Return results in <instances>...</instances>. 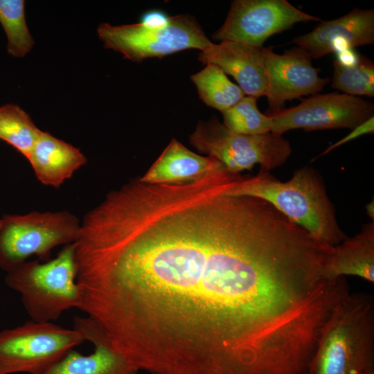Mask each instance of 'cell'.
Segmentation results:
<instances>
[{"instance_id":"cb8c5ba5","label":"cell","mask_w":374,"mask_h":374,"mask_svg":"<svg viewBox=\"0 0 374 374\" xmlns=\"http://www.w3.org/2000/svg\"><path fill=\"white\" fill-rule=\"evenodd\" d=\"M170 21V17L165 12L152 10L143 13L139 23L146 28H158L166 26Z\"/></svg>"},{"instance_id":"e0dca14e","label":"cell","mask_w":374,"mask_h":374,"mask_svg":"<svg viewBox=\"0 0 374 374\" xmlns=\"http://www.w3.org/2000/svg\"><path fill=\"white\" fill-rule=\"evenodd\" d=\"M327 274L331 278L353 276L374 283V220L334 247Z\"/></svg>"},{"instance_id":"5bb4252c","label":"cell","mask_w":374,"mask_h":374,"mask_svg":"<svg viewBox=\"0 0 374 374\" xmlns=\"http://www.w3.org/2000/svg\"><path fill=\"white\" fill-rule=\"evenodd\" d=\"M263 48L223 40L212 42L201 51L198 60L204 64L217 66L234 78L244 94L258 98L266 96L267 89Z\"/></svg>"},{"instance_id":"d6986e66","label":"cell","mask_w":374,"mask_h":374,"mask_svg":"<svg viewBox=\"0 0 374 374\" xmlns=\"http://www.w3.org/2000/svg\"><path fill=\"white\" fill-rule=\"evenodd\" d=\"M41 131L19 106L7 104L0 107V139L12 145L26 158Z\"/></svg>"},{"instance_id":"4fadbf2b","label":"cell","mask_w":374,"mask_h":374,"mask_svg":"<svg viewBox=\"0 0 374 374\" xmlns=\"http://www.w3.org/2000/svg\"><path fill=\"white\" fill-rule=\"evenodd\" d=\"M73 328L95 346L83 355L71 349L62 359L37 374H136L139 371L111 345L108 338L91 318L75 317Z\"/></svg>"},{"instance_id":"603a6c76","label":"cell","mask_w":374,"mask_h":374,"mask_svg":"<svg viewBox=\"0 0 374 374\" xmlns=\"http://www.w3.org/2000/svg\"><path fill=\"white\" fill-rule=\"evenodd\" d=\"M374 132V117H371V118L368 119L366 121L362 123V124L359 125L354 129L351 130V132L348 134L346 136H345L341 139L339 140L334 144L329 146L328 148H326L322 153H321L319 156H317L314 160L316 159H318L319 157H321L332 150L346 143L349 141L356 139L357 138L364 135L367 134H373Z\"/></svg>"},{"instance_id":"8fae6325","label":"cell","mask_w":374,"mask_h":374,"mask_svg":"<svg viewBox=\"0 0 374 374\" xmlns=\"http://www.w3.org/2000/svg\"><path fill=\"white\" fill-rule=\"evenodd\" d=\"M267 89L266 96L269 113L284 108L287 100L314 95L323 90L329 78L319 75L321 69L312 65V57L299 46L283 54L273 46L264 47Z\"/></svg>"},{"instance_id":"277c9868","label":"cell","mask_w":374,"mask_h":374,"mask_svg":"<svg viewBox=\"0 0 374 374\" xmlns=\"http://www.w3.org/2000/svg\"><path fill=\"white\" fill-rule=\"evenodd\" d=\"M75 244L64 245L55 258L26 261L8 272L6 284L20 293L23 305L37 322H51L77 308L80 292L76 282Z\"/></svg>"},{"instance_id":"d4e9b609","label":"cell","mask_w":374,"mask_h":374,"mask_svg":"<svg viewBox=\"0 0 374 374\" xmlns=\"http://www.w3.org/2000/svg\"><path fill=\"white\" fill-rule=\"evenodd\" d=\"M366 214L371 218L372 220H374V201L373 199L369 203H368L365 206Z\"/></svg>"},{"instance_id":"9a60e30c","label":"cell","mask_w":374,"mask_h":374,"mask_svg":"<svg viewBox=\"0 0 374 374\" xmlns=\"http://www.w3.org/2000/svg\"><path fill=\"white\" fill-rule=\"evenodd\" d=\"M226 168L212 157L197 154L172 139L139 180L149 184H176L198 180Z\"/></svg>"},{"instance_id":"5b68a950","label":"cell","mask_w":374,"mask_h":374,"mask_svg":"<svg viewBox=\"0 0 374 374\" xmlns=\"http://www.w3.org/2000/svg\"><path fill=\"white\" fill-rule=\"evenodd\" d=\"M80 226L67 211L4 215L0 219V267L8 272L32 256L50 260L53 249L75 242Z\"/></svg>"},{"instance_id":"8992f818","label":"cell","mask_w":374,"mask_h":374,"mask_svg":"<svg viewBox=\"0 0 374 374\" xmlns=\"http://www.w3.org/2000/svg\"><path fill=\"white\" fill-rule=\"evenodd\" d=\"M190 143L235 175L251 170L257 164L269 171L283 166L292 153L290 143L283 135L273 132L258 135L235 133L217 117L199 122L190 136Z\"/></svg>"},{"instance_id":"ac0fdd59","label":"cell","mask_w":374,"mask_h":374,"mask_svg":"<svg viewBox=\"0 0 374 374\" xmlns=\"http://www.w3.org/2000/svg\"><path fill=\"white\" fill-rule=\"evenodd\" d=\"M190 78L202 100L222 113L238 103L245 95L220 68L212 64H206Z\"/></svg>"},{"instance_id":"30bf717a","label":"cell","mask_w":374,"mask_h":374,"mask_svg":"<svg viewBox=\"0 0 374 374\" xmlns=\"http://www.w3.org/2000/svg\"><path fill=\"white\" fill-rule=\"evenodd\" d=\"M321 21L286 0H235L222 26L212 37L263 48L271 36L299 22Z\"/></svg>"},{"instance_id":"ffe728a7","label":"cell","mask_w":374,"mask_h":374,"mask_svg":"<svg viewBox=\"0 0 374 374\" xmlns=\"http://www.w3.org/2000/svg\"><path fill=\"white\" fill-rule=\"evenodd\" d=\"M23 0H0V23L8 38V52L16 57L26 55L34 40L26 25Z\"/></svg>"},{"instance_id":"6da1fadb","label":"cell","mask_w":374,"mask_h":374,"mask_svg":"<svg viewBox=\"0 0 374 374\" xmlns=\"http://www.w3.org/2000/svg\"><path fill=\"white\" fill-rule=\"evenodd\" d=\"M222 186L138 182L91 228L79 308L138 371L285 374L312 337L321 288L303 247L265 202Z\"/></svg>"},{"instance_id":"7402d4cb","label":"cell","mask_w":374,"mask_h":374,"mask_svg":"<svg viewBox=\"0 0 374 374\" xmlns=\"http://www.w3.org/2000/svg\"><path fill=\"white\" fill-rule=\"evenodd\" d=\"M257 98L244 96L238 103L222 112V124L229 130L247 135L271 132V119L261 113L257 106Z\"/></svg>"},{"instance_id":"7c38bea8","label":"cell","mask_w":374,"mask_h":374,"mask_svg":"<svg viewBox=\"0 0 374 374\" xmlns=\"http://www.w3.org/2000/svg\"><path fill=\"white\" fill-rule=\"evenodd\" d=\"M291 43L305 50L312 59H319L345 48L374 43V9L354 8L339 18L321 21L311 32Z\"/></svg>"},{"instance_id":"44dd1931","label":"cell","mask_w":374,"mask_h":374,"mask_svg":"<svg viewBox=\"0 0 374 374\" xmlns=\"http://www.w3.org/2000/svg\"><path fill=\"white\" fill-rule=\"evenodd\" d=\"M332 87L351 96H374V64L360 55L358 61L344 65L333 61Z\"/></svg>"},{"instance_id":"52a82bcc","label":"cell","mask_w":374,"mask_h":374,"mask_svg":"<svg viewBox=\"0 0 374 374\" xmlns=\"http://www.w3.org/2000/svg\"><path fill=\"white\" fill-rule=\"evenodd\" d=\"M97 32L105 48L134 62L161 58L189 48L203 51L212 44L197 20L186 15L170 17L163 28H146L139 23L120 26L105 23Z\"/></svg>"},{"instance_id":"7a4b0ae2","label":"cell","mask_w":374,"mask_h":374,"mask_svg":"<svg viewBox=\"0 0 374 374\" xmlns=\"http://www.w3.org/2000/svg\"><path fill=\"white\" fill-rule=\"evenodd\" d=\"M222 193L265 200L314 238L330 246L347 237L338 224L323 179L312 168L296 170L285 181L260 168L253 177H242L227 184Z\"/></svg>"},{"instance_id":"2e32d148","label":"cell","mask_w":374,"mask_h":374,"mask_svg":"<svg viewBox=\"0 0 374 374\" xmlns=\"http://www.w3.org/2000/svg\"><path fill=\"white\" fill-rule=\"evenodd\" d=\"M26 159L37 179L54 188H59L87 162L78 148L44 131Z\"/></svg>"},{"instance_id":"ba28073f","label":"cell","mask_w":374,"mask_h":374,"mask_svg":"<svg viewBox=\"0 0 374 374\" xmlns=\"http://www.w3.org/2000/svg\"><path fill=\"white\" fill-rule=\"evenodd\" d=\"M85 341L78 330L33 320L0 332V374H37Z\"/></svg>"},{"instance_id":"9c48e42d","label":"cell","mask_w":374,"mask_h":374,"mask_svg":"<svg viewBox=\"0 0 374 374\" xmlns=\"http://www.w3.org/2000/svg\"><path fill=\"white\" fill-rule=\"evenodd\" d=\"M267 115L271 119V132L280 135L299 128L306 132L353 130L373 116L374 105L346 93H317L302 99L296 106Z\"/></svg>"},{"instance_id":"3957f363","label":"cell","mask_w":374,"mask_h":374,"mask_svg":"<svg viewBox=\"0 0 374 374\" xmlns=\"http://www.w3.org/2000/svg\"><path fill=\"white\" fill-rule=\"evenodd\" d=\"M373 351V297L350 292L323 330L313 374H374Z\"/></svg>"}]
</instances>
